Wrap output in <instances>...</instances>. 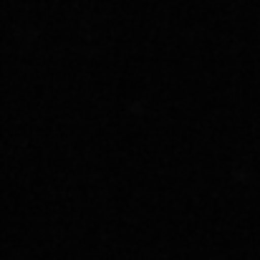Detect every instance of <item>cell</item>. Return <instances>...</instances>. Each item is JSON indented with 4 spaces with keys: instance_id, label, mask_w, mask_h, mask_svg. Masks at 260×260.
<instances>
[]
</instances>
